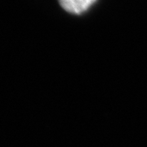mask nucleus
<instances>
[{"instance_id":"f257e3e1","label":"nucleus","mask_w":147,"mask_h":147,"mask_svg":"<svg viewBox=\"0 0 147 147\" xmlns=\"http://www.w3.org/2000/svg\"><path fill=\"white\" fill-rule=\"evenodd\" d=\"M96 0H59L61 6L66 11L81 14L88 10Z\"/></svg>"}]
</instances>
